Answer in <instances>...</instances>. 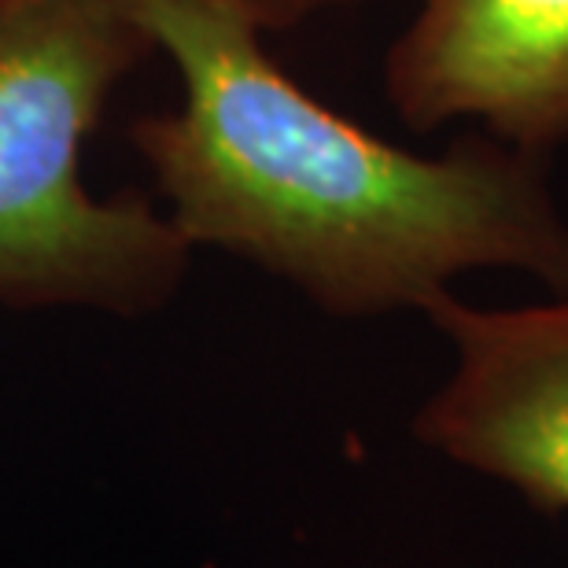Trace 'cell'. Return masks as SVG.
<instances>
[{"label": "cell", "instance_id": "obj_1", "mask_svg": "<svg viewBox=\"0 0 568 568\" xmlns=\"http://www.w3.org/2000/svg\"><path fill=\"white\" fill-rule=\"evenodd\" d=\"M130 8L181 78V104L138 119L130 138L192 247L244 258L336 317L425 314L476 270L568 292L547 155L491 133L417 155L306 93L241 11Z\"/></svg>", "mask_w": 568, "mask_h": 568}, {"label": "cell", "instance_id": "obj_2", "mask_svg": "<svg viewBox=\"0 0 568 568\" xmlns=\"http://www.w3.org/2000/svg\"><path fill=\"white\" fill-rule=\"evenodd\" d=\"M130 0H0V306L155 314L192 247L138 192L97 196L82 155L152 60Z\"/></svg>", "mask_w": 568, "mask_h": 568}, {"label": "cell", "instance_id": "obj_3", "mask_svg": "<svg viewBox=\"0 0 568 568\" xmlns=\"http://www.w3.org/2000/svg\"><path fill=\"white\" fill-rule=\"evenodd\" d=\"M425 317L454 366L414 414L417 443L531 506L568 509V292L509 311L447 292Z\"/></svg>", "mask_w": 568, "mask_h": 568}, {"label": "cell", "instance_id": "obj_4", "mask_svg": "<svg viewBox=\"0 0 568 568\" xmlns=\"http://www.w3.org/2000/svg\"><path fill=\"white\" fill-rule=\"evenodd\" d=\"M414 133L458 119L531 155L568 144V0H422L384 55Z\"/></svg>", "mask_w": 568, "mask_h": 568}]
</instances>
